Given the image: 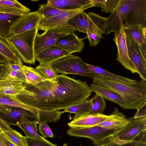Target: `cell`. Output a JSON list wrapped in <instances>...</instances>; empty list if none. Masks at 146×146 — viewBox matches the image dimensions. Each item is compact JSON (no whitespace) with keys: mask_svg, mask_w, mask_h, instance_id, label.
Here are the masks:
<instances>
[{"mask_svg":"<svg viewBox=\"0 0 146 146\" xmlns=\"http://www.w3.org/2000/svg\"><path fill=\"white\" fill-rule=\"evenodd\" d=\"M55 85V80L34 85L25 83L24 88L16 96L23 103L37 109L59 110L60 108L53 94Z\"/></svg>","mask_w":146,"mask_h":146,"instance_id":"6da1fadb","label":"cell"},{"mask_svg":"<svg viewBox=\"0 0 146 146\" xmlns=\"http://www.w3.org/2000/svg\"><path fill=\"white\" fill-rule=\"evenodd\" d=\"M53 91L60 110L65 109L89 98L92 91L86 81L76 80L66 74H58Z\"/></svg>","mask_w":146,"mask_h":146,"instance_id":"7a4b0ae2","label":"cell"},{"mask_svg":"<svg viewBox=\"0 0 146 146\" xmlns=\"http://www.w3.org/2000/svg\"><path fill=\"white\" fill-rule=\"evenodd\" d=\"M92 79L93 84L109 89L119 95L124 102V109L137 110L146 102V81L143 79L135 84H128L99 76Z\"/></svg>","mask_w":146,"mask_h":146,"instance_id":"3957f363","label":"cell"},{"mask_svg":"<svg viewBox=\"0 0 146 146\" xmlns=\"http://www.w3.org/2000/svg\"><path fill=\"white\" fill-rule=\"evenodd\" d=\"M119 6L124 29L146 27V0H121Z\"/></svg>","mask_w":146,"mask_h":146,"instance_id":"277c9868","label":"cell"},{"mask_svg":"<svg viewBox=\"0 0 146 146\" xmlns=\"http://www.w3.org/2000/svg\"><path fill=\"white\" fill-rule=\"evenodd\" d=\"M38 30V28H34L22 33L10 35L7 38L26 63L35 64L36 58L34 44Z\"/></svg>","mask_w":146,"mask_h":146,"instance_id":"5b68a950","label":"cell"},{"mask_svg":"<svg viewBox=\"0 0 146 146\" xmlns=\"http://www.w3.org/2000/svg\"><path fill=\"white\" fill-rule=\"evenodd\" d=\"M50 65L57 74H74L92 78L99 76L87 67L81 58L72 54L57 60Z\"/></svg>","mask_w":146,"mask_h":146,"instance_id":"8992f818","label":"cell"},{"mask_svg":"<svg viewBox=\"0 0 146 146\" xmlns=\"http://www.w3.org/2000/svg\"><path fill=\"white\" fill-rule=\"evenodd\" d=\"M126 125L113 135L107 138L115 143L122 144L132 141L146 130V118L132 119Z\"/></svg>","mask_w":146,"mask_h":146,"instance_id":"52a82bcc","label":"cell"},{"mask_svg":"<svg viewBox=\"0 0 146 146\" xmlns=\"http://www.w3.org/2000/svg\"><path fill=\"white\" fill-rule=\"evenodd\" d=\"M122 127L107 128L96 125L88 127L70 128L67 130V133L71 136L88 138L95 145Z\"/></svg>","mask_w":146,"mask_h":146,"instance_id":"ba28073f","label":"cell"},{"mask_svg":"<svg viewBox=\"0 0 146 146\" xmlns=\"http://www.w3.org/2000/svg\"><path fill=\"white\" fill-rule=\"evenodd\" d=\"M74 30L69 26L62 27L46 31L42 34L37 32L34 44L35 56L45 49L54 45L60 37L71 33Z\"/></svg>","mask_w":146,"mask_h":146,"instance_id":"9c48e42d","label":"cell"},{"mask_svg":"<svg viewBox=\"0 0 146 146\" xmlns=\"http://www.w3.org/2000/svg\"><path fill=\"white\" fill-rule=\"evenodd\" d=\"M88 25L86 38L89 40L90 46L98 45L100 40L103 38L106 30L107 18L101 17L93 12L87 13Z\"/></svg>","mask_w":146,"mask_h":146,"instance_id":"30bf717a","label":"cell"},{"mask_svg":"<svg viewBox=\"0 0 146 146\" xmlns=\"http://www.w3.org/2000/svg\"><path fill=\"white\" fill-rule=\"evenodd\" d=\"M129 57L135 67L140 77L146 81V50L137 43L126 37Z\"/></svg>","mask_w":146,"mask_h":146,"instance_id":"8fae6325","label":"cell"},{"mask_svg":"<svg viewBox=\"0 0 146 146\" xmlns=\"http://www.w3.org/2000/svg\"><path fill=\"white\" fill-rule=\"evenodd\" d=\"M94 4L93 0L92 3L76 10L67 11L50 18L42 19L38 29L45 31L55 28L68 26L67 23L70 19L81 12L94 7Z\"/></svg>","mask_w":146,"mask_h":146,"instance_id":"7c38bea8","label":"cell"},{"mask_svg":"<svg viewBox=\"0 0 146 146\" xmlns=\"http://www.w3.org/2000/svg\"><path fill=\"white\" fill-rule=\"evenodd\" d=\"M113 41L117 49V60L125 69L132 73H137V70L130 59L126 43V36L123 27L118 32L115 33Z\"/></svg>","mask_w":146,"mask_h":146,"instance_id":"4fadbf2b","label":"cell"},{"mask_svg":"<svg viewBox=\"0 0 146 146\" xmlns=\"http://www.w3.org/2000/svg\"><path fill=\"white\" fill-rule=\"evenodd\" d=\"M42 19L41 16L37 11L22 16L13 24L11 29L10 35H16L34 28H38Z\"/></svg>","mask_w":146,"mask_h":146,"instance_id":"5bb4252c","label":"cell"},{"mask_svg":"<svg viewBox=\"0 0 146 146\" xmlns=\"http://www.w3.org/2000/svg\"><path fill=\"white\" fill-rule=\"evenodd\" d=\"M86 37L80 38L74 33H71L59 38L54 45L67 51L71 54L75 52H80L85 45L84 40Z\"/></svg>","mask_w":146,"mask_h":146,"instance_id":"9a60e30c","label":"cell"},{"mask_svg":"<svg viewBox=\"0 0 146 146\" xmlns=\"http://www.w3.org/2000/svg\"><path fill=\"white\" fill-rule=\"evenodd\" d=\"M108 117V115L103 113L92 114L90 113L75 115L73 120L68 123L70 128L92 127L101 123Z\"/></svg>","mask_w":146,"mask_h":146,"instance_id":"2e32d148","label":"cell"},{"mask_svg":"<svg viewBox=\"0 0 146 146\" xmlns=\"http://www.w3.org/2000/svg\"><path fill=\"white\" fill-rule=\"evenodd\" d=\"M71 54L67 51L54 45L45 49L36 56L40 64H50Z\"/></svg>","mask_w":146,"mask_h":146,"instance_id":"e0dca14e","label":"cell"},{"mask_svg":"<svg viewBox=\"0 0 146 146\" xmlns=\"http://www.w3.org/2000/svg\"><path fill=\"white\" fill-rule=\"evenodd\" d=\"M36 119L35 116L29 111L20 108L12 107L9 112L0 111V118L10 125H17L22 117Z\"/></svg>","mask_w":146,"mask_h":146,"instance_id":"ac0fdd59","label":"cell"},{"mask_svg":"<svg viewBox=\"0 0 146 146\" xmlns=\"http://www.w3.org/2000/svg\"><path fill=\"white\" fill-rule=\"evenodd\" d=\"M25 83L8 75L0 77V94L16 96L24 88Z\"/></svg>","mask_w":146,"mask_h":146,"instance_id":"d6986e66","label":"cell"},{"mask_svg":"<svg viewBox=\"0 0 146 146\" xmlns=\"http://www.w3.org/2000/svg\"><path fill=\"white\" fill-rule=\"evenodd\" d=\"M131 120L120 112L118 108H115L113 112L106 120L97 125L107 128H122L127 124Z\"/></svg>","mask_w":146,"mask_h":146,"instance_id":"ffe728a7","label":"cell"},{"mask_svg":"<svg viewBox=\"0 0 146 146\" xmlns=\"http://www.w3.org/2000/svg\"><path fill=\"white\" fill-rule=\"evenodd\" d=\"M26 14L0 13V36L7 39L10 35L13 24L19 18Z\"/></svg>","mask_w":146,"mask_h":146,"instance_id":"44dd1931","label":"cell"},{"mask_svg":"<svg viewBox=\"0 0 146 146\" xmlns=\"http://www.w3.org/2000/svg\"><path fill=\"white\" fill-rule=\"evenodd\" d=\"M90 88L92 91L103 98L115 103L120 107L124 109V104L121 97L117 93L101 86L92 84Z\"/></svg>","mask_w":146,"mask_h":146,"instance_id":"7402d4cb","label":"cell"},{"mask_svg":"<svg viewBox=\"0 0 146 146\" xmlns=\"http://www.w3.org/2000/svg\"><path fill=\"white\" fill-rule=\"evenodd\" d=\"M93 0H48L50 6L60 9L74 10L80 8L93 2Z\"/></svg>","mask_w":146,"mask_h":146,"instance_id":"603a6c76","label":"cell"},{"mask_svg":"<svg viewBox=\"0 0 146 146\" xmlns=\"http://www.w3.org/2000/svg\"><path fill=\"white\" fill-rule=\"evenodd\" d=\"M0 52L6 58L9 64H23L21 57L13 46L7 39L1 36Z\"/></svg>","mask_w":146,"mask_h":146,"instance_id":"cb8c5ba5","label":"cell"},{"mask_svg":"<svg viewBox=\"0 0 146 146\" xmlns=\"http://www.w3.org/2000/svg\"><path fill=\"white\" fill-rule=\"evenodd\" d=\"M0 104L7 106L23 108L32 113L38 119V109L31 107L23 103L16 96L0 94Z\"/></svg>","mask_w":146,"mask_h":146,"instance_id":"d4e9b609","label":"cell"},{"mask_svg":"<svg viewBox=\"0 0 146 146\" xmlns=\"http://www.w3.org/2000/svg\"><path fill=\"white\" fill-rule=\"evenodd\" d=\"M30 11L17 0H0V13L27 14Z\"/></svg>","mask_w":146,"mask_h":146,"instance_id":"484cf974","label":"cell"},{"mask_svg":"<svg viewBox=\"0 0 146 146\" xmlns=\"http://www.w3.org/2000/svg\"><path fill=\"white\" fill-rule=\"evenodd\" d=\"M127 37L134 40L144 49L146 50V27L141 26L124 29Z\"/></svg>","mask_w":146,"mask_h":146,"instance_id":"4316f807","label":"cell"},{"mask_svg":"<svg viewBox=\"0 0 146 146\" xmlns=\"http://www.w3.org/2000/svg\"><path fill=\"white\" fill-rule=\"evenodd\" d=\"M87 67L99 76L105 77L113 81L121 83L133 84L138 81L111 73L99 67L86 63Z\"/></svg>","mask_w":146,"mask_h":146,"instance_id":"83f0119b","label":"cell"},{"mask_svg":"<svg viewBox=\"0 0 146 146\" xmlns=\"http://www.w3.org/2000/svg\"><path fill=\"white\" fill-rule=\"evenodd\" d=\"M38 123L36 119L33 121L29 120L28 118L23 116L21 117L17 125L21 128L27 137L42 138V137L38 133L37 124Z\"/></svg>","mask_w":146,"mask_h":146,"instance_id":"f1b7e54d","label":"cell"},{"mask_svg":"<svg viewBox=\"0 0 146 146\" xmlns=\"http://www.w3.org/2000/svg\"><path fill=\"white\" fill-rule=\"evenodd\" d=\"M67 23L74 31L86 33L88 25L87 13L84 11H82L70 19Z\"/></svg>","mask_w":146,"mask_h":146,"instance_id":"f546056e","label":"cell"},{"mask_svg":"<svg viewBox=\"0 0 146 146\" xmlns=\"http://www.w3.org/2000/svg\"><path fill=\"white\" fill-rule=\"evenodd\" d=\"M95 146H146V131L141 133L130 142L122 144H118L107 138Z\"/></svg>","mask_w":146,"mask_h":146,"instance_id":"4dcf8cb0","label":"cell"},{"mask_svg":"<svg viewBox=\"0 0 146 146\" xmlns=\"http://www.w3.org/2000/svg\"><path fill=\"white\" fill-rule=\"evenodd\" d=\"M22 69L26 77L27 84L34 85L47 80L43 76L36 68L23 64Z\"/></svg>","mask_w":146,"mask_h":146,"instance_id":"1f68e13d","label":"cell"},{"mask_svg":"<svg viewBox=\"0 0 146 146\" xmlns=\"http://www.w3.org/2000/svg\"><path fill=\"white\" fill-rule=\"evenodd\" d=\"M92 105L90 99L86 100L72 106L64 109L63 111L64 113H72L76 115L88 114L90 112Z\"/></svg>","mask_w":146,"mask_h":146,"instance_id":"d6a6232c","label":"cell"},{"mask_svg":"<svg viewBox=\"0 0 146 146\" xmlns=\"http://www.w3.org/2000/svg\"><path fill=\"white\" fill-rule=\"evenodd\" d=\"M38 116L37 120L38 123L44 121L46 123H55L59 120L64 111H49L38 110Z\"/></svg>","mask_w":146,"mask_h":146,"instance_id":"836d02e7","label":"cell"},{"mask_svg":"<svg viewBox=\"0 0 146 146\" xmlns=\"http://www.w3.org/2000/svg\"><path fill=\"white\" fill-rule=\"evenodd\" d=\"M70 11H71L62 10L50 6L47 3L40 5L39 9L37 11L42 19L50 18Z\"/></svg>","mask_w":146,"mask_h":146,"instance_id":"e575fe53","label":"cell"},{"mask_svg":"<svg viewBox=\"0 0 146 146\" xmlns=\"http://www.w3.org/2000/svg\"><path fill=\"white\" fill-rule=\"evenodd\" d=\"M1 129V132L16 146H27L25 137L15 130L11 131Z\"/></svg>","mask_w":146,"mask_h":146,"instance_id":"d590c367","label":"cell"},{"mask_svg":"<svg viewBox=\"0 0 146 146\" xmlns=\"http://www.w3.org/2000/svg\"><path fill=\"white\" fill-rule=\"evenodd\" d=\"M121 0H94V7H100L101 11L111 13L118 5Z\"/></svg>","mask_w":146,"mask_h":146,"instance_id":"8d00e7d4","label":"cell"},{"mask_svg":"<svg viewBox=\"0 0 146 146\" xmlns=\"http://www.w3.org/2000/svg\"><path fill=\"white\" fill-rule=\"evenodd\" d=\"M92 105L90 113L102 114L106 106L105 100L101 96L95 94L90 99Z\"/></svg>","mask_w":146,"mask_h":146,"instance_id":"74e56055","label":"cell"},{"mask_svg":"<svg viewBox=\"0 0 146 146\" xmlns=\"http://www.w3.org/2000/svg\"><path fill=\"white\" fill-rule=\"evenodd\" d=\"M36 68L43 76L47 80H54L58 75L50 64H39Z\"/></svg>","mask_w":146,"mask_h":146,"instance_id":"f35d334b","label":"cell"},{"mask_svg":"<svg viewBox=\"0 0 146 146\" xmlns=\"http://www.w3.org/2000/svg\"><path fill=\"white\" fill-rule=\"evenodd\" d=\"M27 146H57L43 138H35L25 137Z\"/></svg>","mask_w":146,"mask_h":146,"instance_id":"ab89813d","label":"cell"},{"mask_svg":"<svg viewBox=\"0 0 146 146\" xmlns=\"http://www.w3.org/2000/svg\"><path fill=\"white\" fill-rule=\"evenodd\" d=\"M38 130L39 133L44 138L46 137L53 138L54 137L51 130L46 123L44 121L39 123Z\"/></svg>","mask_w":146,"mask_h":146,"instance_id":"60d3db41","label":"cell"},{"mask_svg":"<svg viewBox=\"0 0 146 146\" xmlns=\"http://www.w3.org/2000/svg\"><path fill=\"white\" fill-rule=\"evenodd\" d=\"M8 75L11 78L24 83L26 82V77L23 71L18 72L10 68Z\"/></svg>","mask_w":146,"mask_h":146,"instance_id":"b9f144b4","label":"cell"},{"mask_svg":"<svg viewBox=\"0 0 146 146\" xmlns=\"http://www.w3.org/2000/svg\"><path fill=\"white\" fill-rule=\"evenodd\" d=\"M137 110L136 113L131 118L132 119L146 118V102Z\"/></svg>","mask_w":146,"mask_h":146,"instance_id":"7bdbcfd3","label":"cell"},{"mask_svg":"<svg viewBox=\"0 0 146 146\" xmlns=\"http://www.w3.org/2000/svg\"><path fill=\"white\" fill-rule=\"evenodd\" d=\"M10 69L9 64L0 63V77L8 75Z\"/></svg>","mask_w":146,"mask_h":146,"instance_id":"ee69618b","label":"cell"},{"mask_svg":"<svg viewBox=\"0 0 146 146\" xmlns=\"http://www.w3.org/2000/svg\"><path fill=\"white\" fill-rule=\"evenodd\" d=\"M1 128L2 130L9 131H11L13 130L11 127L10 125L0 118V133L1 132Z\"/></svg>","mask_w":146,"mask_h":146,"instance_id":"f6af8a7d","label":"cell"},{"mask_svg":"<svg viewBox=\"0 0 146 146\" xmlns=\"http://www.w3.org/2000/svg\"><path fill=\"white\" fill-rule=\"evenodd\" d=\"M22 64H9V65L10 68L17 71H22Z\"/></svg>","mask_w":146,"mask_h":146,"instance_id":"bcb514c9","label":"cell"},{"mask_svg":"<svg viewBox=\"0 0 146 146\" xmlns=\"http://www.w3.org/2000/svg\"><path fill=\"white\" fill-rule=\"evenodd\" d=\"M0 133H1L2 137L7 146H16L9 140V139L2 132H1Z\"/></svg>","mask_w":146,"mask_h":146,"instance_id":"7dc6e473","label":"cell"},{"mask_svg":"<svg viewBox=\"0 0 146 146\" xmlns=\"http://www.w3.org/2000/svg\"><path fill=\"white\" fill-rule=\"evenodd\" d=\"M12 108V106H7L0 104V111L9 112Z\"/></svg>","mask_w":146,"mask_h":146,"instance_id":"c3c4849f","label":"cell"},{"mask_svg":"<svg viewBox=\"0 0 146 146\" xmlns=\"http://www.w3.org/2000/svg\"><path fill=\"white\" fill-rule=\"evenodd\" d=\"M0 63L9 64V62L6 58L0 52Z\"/></svg>","mask_w":146,"mask_h":146,"instance_id":"681fc988","label":"cell"},{"mask_svg":"<svg viewBox=\"0 0 146 146\" xmlns=\"http://www.w3.org/2000/svg\"><path fill=\"white\" fill-rule=\"evenodd\" d=\"M0 146H7L0 133Z\"/></svg>","mask_w":146,"mask_h":146,"instance_id":"f907efd6","label":"cell"},{"mask_svg":"<svg viewBox=\"0 0 146 146\" xmlns=\"http://www.w3.org/2000/svg\"><path fill=\"white\" fill-rule=\"evenodd\" d=\"M63 146H68V145L67 144L65 143L63 145Z\"/></svg>","mask_w":146,"mask_h":146,"instance_id":"816d5d0a","label":"cell"}]
</instances>
